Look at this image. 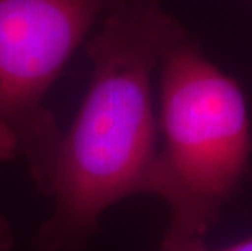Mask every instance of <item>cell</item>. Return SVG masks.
Wrapping results in <instances>:
<instances>
[{
    "instance_id": "6da1fadb",
    "label": "cell",
    "mask_w": 252,
    "mask_h": 251,
    "mask_svg": "<svg viewBox=\"0 0 252 251\" xmlns=\"http://www.w3.org/2000/svg\"><path fill=\"white\" fill-rule=\"evenodd\" d=\"M186 33L158 0H122L104 13L87 41L88 90L37 188L51 212L36 251L83 250L106 211L148 194L158 148L153 75Z\"/></svg>"
},
{
    "instance_id": "7a4b0ae2",
    "label": "cell",
    "mask_w": 252,
    "mask_h": 251,
    "mask_svg": "<svg viewBox=\"0 0 252 251\" xmlns=\"http://www.w3.org/2000/svg\"><path fill=\"white\" fill-rule=\"evenodd\" d=\"M158 148L148 194L168 207L159 251H200L249 172V106L233 77L184 35L159 62Z\"/></svg>"
},
{
    "instance_id": "3957f363",
    "label": "cell",
    "mask_w": 252,
    "mask_h": 251,
    "mask_svg": "<svg viewBox=\"0 0 252 251\" xmlns=\"http://www.w3.org/2000/svg\"><path fill=\"white\" fill-rule=\"evenodd\" d=\"M122 0H0V165L23 157L39 188L62 132L46 95Z\"/></svg>"
},
{
    "instance_id": "277c9868",
    "label": "cell",
    "mask_w": 252,
    "mask_h": 251,
    "mask_svg": "<svg viewBox=\"0 0 252 251\" xmlns=\"http://www.w3.org/2000/svg\"><path fill=\"white\" fill-rule=\"evenodd\" d=\"M13 245V228L3 215H0V251H10Z\"/></svg>"
},
{
    "instance_id": "5b68a950",
    "label": "cell",
    "mask_w": 252,
    "mask_h": 251,
    "mask_svg": "<svg viewBox=\"0 0 252 251\" xmlns=\"http://www.w3.org/2000/svg\"><path fill=\"white\" fill-rule=\"evenodd\" d=\"M200 251H252V235H249V237H246L243 240H239V242H236L233 245H229V247L215 248V250L205 247Z\"/></svg>"
}]
</instances>
